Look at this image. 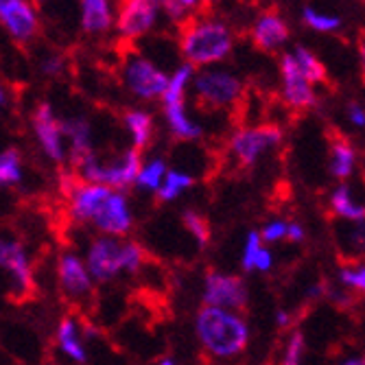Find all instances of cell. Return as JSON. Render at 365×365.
Instances as JSON below:
<instances>
[{
  "mask_svg": "<svg viewBox=\"0 0 365 365\" xmlns=\"http://www.w3.org/2000/svg\"><path fill=\"white\" fill-rule=\"evenodd\" d=\"M278 324H280V326H287V324H289V315H287L284 311L278 313Z\"/></svg>",
  "mask_w": 365,
  "mask_h": 365,
  "instance_id": "cell-43",
  "label": "cell"
},
{
  "mask_svg": "<svg viewBox=\"0 0 365 365\" xmlns=\"http://www.w3.org/2000/svg\"><path fill=\"white\" fill-rule=\"evenodd\" d=\"M232 48V36L221 22H190L182 33V53L188 66L212 63L223 59Z\"/></svg>",
  "mask_w": 365,
  "mask_h": 365,
  "instance_id": "cell-2",
  "label": "cell"
},
{
  "mask_svg": "<svg viewBox=\"0 0 365 365\" xmlns=\"http://www.w3.org/2000/svg\"><path fill=\"white\" fill-rule=\"evenodd\" d=\"M330 206H333V210L344 217V219H352L356 223H363V217H365V210L363 206H359L352 195H350V188L348 186H339L333 197H330Z\"/></svg>",
  "mask_w": 365,
  "mask_h": 365,
  "instance_id": "cell-23",
  "label": "cell"
},
{
  "mask_svg": "<svg viewBox=\"0 0 365 365\" xmlns=\"http://www.w3.org/2000/svg\"><path fill=\"white\" fill-rule=\"evenodd\" d=\"M57 341L61 346V350L68 354L71 359L83 363L86 361V352L81 348V341L77 337V324L73 319H63L57 328Z\"/></svg>",
  "mask_w": 365,
  "mask_h": 365,
  "instance_id": "cell-22",
  "label": "cell"
},
{
  "mask_svg": "<svg viewBox=\"0 0 365 365\" xmlns=\"http://www.w3.org/2000/svg\"><path fill=\"white\" fill-rule=\"evenodd\" d=\"M354 169V149L344 138H333V147H330V171L337 178H348Z\"/></svg>",
  "mask_w": 365,
  "mask_h": 365,
  "instance_id": "cell-21",
  "label": "cell"
},
{
  "mask_svg": "<svg viewBox=\"0 0 365 365\" xmlns=\"http://www.w3.org/2000/svg\"><path fill=\"white\" fill-rule=\"evenodd\" d=\"M0 22L18 42H29L38 33V16L24 0H0Z\"/></svg>",
  "mask_w": 365,
  "mask_h": 365,
  "instance_id": "cell-7",
  "label": "cell"
},
{
  "mask_svg": "<svg viewBox=\"0 0 365 365\" xmlns=\"http://www.w3.org/2000/svg\"><path fill=\"white\" fill-rule=\"evenodd\" d=\"M61 129V136H68L71 145H73V164H77L92 153L90 147V123L86 118H73V120H66L59 125Z\"/></svg>",
  "mask_w": 365,
  "mask_h": 365,
  "instance_id": "cell-18",
  "label": "cell"
},
{
  "mask_svg": "<svg viewBox=\"0 0 365 365\" xmlns=\"http://www.w3.org/2000/svg\"><path fill=\"white\" fill-rule=\"evenodd\" d=\"M22 178L20 155L16 149H7L0 153V184H18Z\"/></svg>",
  "mask_w": 365,
  "mask_h": 365,
  "instance_id": "cell-28",
  "label": "cell"
},
{
  "mask_svg": "<svg viewBox=\"0 0 365 365\" xmlns=\"http://www.w3.org/2000/svg\"><path fill=\"white\" fill-rule=\"evenodd\" d=\"M258 252H260V237H258V232H250V237L245 241V252H243V267H245V272L254 269V262H256Z\"/></svg>",
  "mask_w": 365,
  "mask_h": 365,
  "instance_id": "cell-35",
  "label": "cell"
},
{
  "mask_svg": "<svg viewBox=\"0 0 365 365\" xmlns=\"http://www.w3.org/2000/svg\"><path fill=\"white\" fill-rule=\"evenodd\" d=\"M287 237L291 241H302L304 239V230L297 223H291V225H287Z\"/></svg>",
  "mask_w": 365,
  "mask_h": 365,
  "instance_id": "cell-41",
  "label": "cell"
},
{
  "mask_svg": "<svg viewBox=\"0 0 365 365\" xmlns=\"http://www.w3.org/2000/svg\"><path fill=\"white\" fill-rule=\"evenodd\" d=\"M0 267H5L18 287V293H31L33 291V276L26 254L20 243L16 241H0Z\"/></svg>",
  "mask_w": 365,
  "mask_h": 365,
  "instance_id": "cell-14",
  "label": "cell"
},
{
  "mask_svg": "<svg viewBox=\"0 0 365 365\" xmlns=\"http://www.w3.org/2000/svg\"><path fill=\"white\" fill-rule=\"evenodd\" d=\"M197 96L210 108H223L241 96V81L227 73H204L197 81Z\"/></svg>",
  "mask_w": 365,
  "mask_h": 365,
  "instance_id": "cell-6",
  "label": "cell"
},
{
  "mask_svg": "<svg viewBox=\"0 0 365 365\" xmlns=\"http://www.w3.org/2000/svg\"><path fill=\"white\" fill-rule=\"evenodd\" d=\"M204 300L212 309H245L247 304V291L241 278L237 276H225L219 272L208 274L206 289H204Z\"/></svg>",
  "mask_w": 365,
  "mask_h": 365,
  "instance_id": "cell-4",
  "label": "cell"
},
{
  "mask_svg": "<svg viewBox=\"0 0 365 365\" xmlns=\"http://www.w3.org/2000/svg\"><path fill=\"white\" fill-rule=\"evenodd\" d=\"M77 169L81 171V178L88 180L90 184H98L106 188L108 186L123 188L131 182H136L143 164H140V153L136 149H131L114 164H101L94 153H90L77 164Z\"/></svg>",
  "mask_w": 365,
  "mask_h": 365,
  "instance_id": "cell-3",
  "label": "cell"
},
{
  "mask_svg": "<svg viewBox=\"0 0 365 365\" xmlns=\"http://www.w3.org/2000/svg\"><path fill=\"white\" fill-rule=\"evenodd\" d=\"M81 26L88 33H101L112 26V11L106 0H83L81 3Z\"/></svg>",
  "mask_w": 365,
  "mask_h": 365,
  "instance_id": "cell-19",
  "label": "cell"
},
{
  "mask_svg": "<svg viewBox=\"0 0 365 365\" xmlns=\"http://www.w3.org/2000/svg\"><path fill=\"white\" fill-rule=\"evenodd\" d=\"M184 225L192 232V237L199 241V245H202V247L210 241V227H208L206 219L202 215H197L195 210L184 212Z\"/></svg>",
  "mask_w": 365,
  "mask_h": 365,
  "instance_id": "cell-30",
  "label": "cell"
},
{
  "mask_svg": "<svg viewBox=\"0 0 365 365\" xmlns=\"http://www.w3.org/2000/svg\"><path fill=\"white\" fill-rule=\"evenodd\" d=\"M162 7L167 9L169 18H171L173 22H184L186 16H188L186 11H188V9H195L197 3H195V0H164Z\"/></svg>",
  "mask_w": 365,
  "mask_h": 365,
  "instance_id": "cell-33",
  "label": "cell"
},
{
  "mask_svg": "<svg viewBox=\"0 0 365 365\" xmlns=\"http://www.w3.org/2000/svg\"><path fill=\"white\" fill-rule=\"evenodd\" d=\"M164 114H167V120H169V125L173 129V134L180 140H192V138L202 136V129L188 120V116L184 112V101H180V103H164Z\"/></svg>",
  "mask_w": 365,
  "mask_h": 365,
  "instance_id": "cell-20",
  "label": "cell"
},
{
  "mask_svg": "<svg viewBox=\"0 0 365 365\" xmlns=\"http://www.w3.org/2000/svg\"><path fill=\"white\" fill-rule=\"evenodd\" d=\"M158 7L160 3H153V0H127V3H123L118 11L120 36L127 40L145 36L155 22Z\"/></svg>",
  "mask_w": 365,
  "mask_h": 365,
  "instance_id": "cell-8",
  "label": "cell"
},
{
  "mask_svg": "<svg viewBox=\"0 0 365 365\" xmlns=\"http://www.w3.org/2000/svg\"><path fill=\"white\" fill-rule=\"evenodd\" d=\"M269 267H272V254L267 250H260L258 256H256V262H254V269L267 272Z\"/></svg>",
  "mask_w": 365,
  "mask_h": 365,
  "instance_id": "cell-38",
  "label": "cell"
},
{
  "mask_svg": "<svg viewBox=\"0 0 365 365\" xmlns=\"http://www.w3.org/2000/svg\"><path fill=\"white\" fill-rule=\"evenodd\" d=\"M341 282L348 284V287H352V289H356V291H363L365 289V272H363L361 264H359L356 269L354 267L341 269Z\"/></svg>",
  "mask_w": 365,
  "mask_h": 365,
  "instance_id": "cell-36",
  "label": "cell"
},
{
  "mask_svg": "<svg viewBox=\"0 0 365 365\" xmlns=\"http://www.w3.org/2000/svg\"><path fill=\"white\" fill-rule=\"evenodd\" d=\"M5 103V92H3V88H0V106Z\"/></svg>",
  "mask_w": 365,
  "mask_h": 365,
  "instance_id": "cell-44",
  "label": "cell"
},
{
  "mask_svg": "<svg viewBox=\"0 0 365 365\" xmlns=\"http://www.w3.org/2000/svg\"><path fill=\"white\" fill-rule=\"evenodd\" d=\"M164 171H167V167H164V162H162V160H153V162H149V164H147V167H143V169H140V173H138L136 182H138V186H140V188L158 190V188H160V184H162V175H164Z\"/></svg>",
  "mask_w": 365,
  "mask_h": 365,
  "instance_id": "cell-29",
  "label": "cell"
},
{
  "mask_svg": "<svg viewBox=\"0 0 365 365\" xmlns=\"http://www.w3.org/2000/svg\"><path fill=\"white\" fill-rule=\"evenodd\" d=\"M190 75H192V66L184 63L182 68L169 79L167 90H164V94H162L164 103H180V101H184V88H186Z\"/></svg>",
  "mask_w": 365,
  "mask_h": 365,
  "instance_id": "cell-27",
  "label": "cell"
},
{
  "mask_svg": "<svg viewBox=\"0 0 365 365\" xmlns=\"http://www.w3.org/2000/svg\"><path fill=\"white\" fill-rule=\"evenodd\" d=\"M304 22L311 26V29H315V31H335V29H339L341 26V20L337 18V16H326V14H319V11H315V9H311V7H307L304 9Z\"/></svg>",
  "mask_w": 365,
  "mask_h": 365,
  "instance_id": "cell-31",
  "label": "cell"
},
{
  "mask_svg": "<svg viewBox=\"0 0 365 365\" xmlns=\"http://www.w3.org/2000/svg\"><path fill=\"white\" fill-rule=\"evenodd\" d=\"M125 125L131 131V136H134L136 151L145 149L149 145V140H151V131H153L151 116L145 114V112H129L125 116Z\"/></svg>",
  "mask_w": 365,
  "mask_h": 365,
  "instance_id": "cell-24",
  "label": "cell"
},
{
  "mask_svg": "<svg viewBox=\"0 0 365 365\" xmlns=\"http://www.w3.org/2000/svg\"><path fill=\"white\" fill-rule=\"evenodd\" d=\"M143 250L136 243H125L120 245V269L127 272H138V267L143 264Z\"/></svg>",
  "mask_w": 365,
  "mask_h": 365,
  "instance_id": "cell-32",
  "label": "cell"
},
{
  "mask_svg": "<svg viewBox=\"0 0 365 365\" xmlns=\"http://www.w3.org/2000/svg\"><path fill=\"white\" fill-rule=\"evenodd\" d=\"M287 235V223L284 221H274L262 230V239L264 241H278Z\"/></svg>",
  "mask_w": 365,
  "mask_h": 365,
  "instance_id": "cell-37",
  "label": "cell"
},
{
  "mask_svg": "<svg viewBox=\"0 0 365 365\" xmlns=\"http://www.w3.org/2000/svg\"><path fill=\"white\" fill-rule=\"evenodd\" d=\"M282 83H284V98L287 103L295 110H304L315 106V94L311 90V83L302 77L300 68L293 59V55L282 57Z\"/></svg>",
  "mask_w": 365,
  "mask_h": 365,
  "instance_id": "cell-10",
  "label": "cell"
},
{
  "mask_svg": "<svg viewBox=\"0 0 365 365\" xmlns=\"http://www.w3.org/2000/svg\"><path fill=\"white\" fill-rule=\"evenodd\" d=\"M282 138V131L276 125H262L252 129H241L239 134L232 138V151L239 158L243 167H252L262 153V149L278 145Z\"/></svg>",
  "mask_w": 365,
  "mask_h": 365,
  "instance_id": "cell-5",
  "label": "cell"
},
{
  "mask_svg": "<svg viewBox=\"0 0 365 365\" xmlns=\"http://www.w3.org/2000/svg\"><path fill=\"white\" fill-rule=\"evenodd\" d=\"M33 129H36L38 140L44 149V153L53 160H63V147H61V129L59 123L53 116L51 106L42 103L36 114H33Z\"/></svg>",
  "mask_w": 365,
  "mask_h": 365,
  "instance_id": "cell-13",
  "label": "cell"
},
{
  "mask_svg": "<svg viewBox=\"0 0 365 365\" xmlns=\"http://www.w3.org/2000/svg\"><path fill=\"white\" fill-rule=\"evenodd\" d=\"M348 112H350V120H352L354 125L363 127V123H365V118H363V108H361L359 103H352V106L348 108Z\"/></svg>",
  "mask_w": 365,
  "mask_h": 365,
  "instance_id": "cell-40",
  "label": "cell"
},
{
  "mask_svg": "<svg viewBox=\"0 0 365 365\" xmlns=\"http://www.w3.org/2000/svg\"><path fill=\"white\" fill-rule=\"evenodd\" d=\"M167 83H169V77L160 73L151 61L134 59L127 63V86L134 94L143 98H155L164 94Z\"/></svg>",
  "mask_w": 365,
  "mask_h": 365,
  "instance_id": "cell-9",
  "label": "cell"
},
{
  "mask_svg": "<svg viewBox=\"0 0 365 365\" xmlns=\"http://www.w3.org/2000/svg\"><path fill=\"white\" fill-rule=\"evenodd\" d=\"M190 186H192V178L190 175L180 173V171H169L167 180H164V184H162V188H158V197H160V202H171V199H175L180 192H184Z\"/></svg>",
  "mask_w": 365,
  "mask_h": 365,
  "instance_id": "cell-26",
  "label": "cell"
},
{
  "mask_svg": "<svg viewBox=\"0 0 365 365\" xmlns=\"http://www.w3.org/2000/svg\"><path fill=\"white\" fill-rule=\"evenodd\" d=\"M90 272L96 280H110L120 272V245L112 239H98L88 254Z\"/></svg>",
  "mask_w": 365,
  "mask_h": 365,
  "instance_id": "cell-11",
  "label": "cell"
},
{
  "mask_svg": "<svg viewBox=\"0 0 365 365\" xmlns=\"http://www.w3.org/2000/svg\"><path fill=\"white\" fill-rule=\"evenodd\" d=\"M295 63H297V68H300L302 77L307 81H324L326 79V68H324V63L311 53L307 51L304 46H295V55H293Z\"/></svg>",
  "mask_w": 365,
  "mask_h": 365,
  "instance_id": "cell-25",
  "label": "cell"
},
{
  "mask_svg": "<svg viewBox=\"0 0 365 365\" xmlns=\"http://www.w3.org/2000/svg\"><path fill=\"white\" fill-rule=\"evenodd\" d=\"M110 188L98 186V184H79V188L71 195L73 202V215L77 219H92L101 204L108 199Z\"/></svg>",
  "mask_w": 365,
  "mask_h": 365,
  "instance_id": "cell-16",
  "label": "cell"
},
{
  "mask_svg": "<svg viewBox=\"0 0 365 365\" xmlns=\"http://www.w3.org/2000/svg\"><path fill=\"white\" fill-rule=\"evenodd\" d=\"M341 365H365V363H363V359H361V356H352V359L344 361Z\"/></svg>",
  "mask_w": 365,
  "mask_h": 365,
  "instance_id": "cell-42",
  "label": "cell"
},
{
  "mask_svg": "<svg viewBox=\"0 0 365 365\" xmlns=\"http://www.w3.org/2000/svg\"><path fill=\"white\" fill-rule=\"evenodd\" d=\"M302 350H304V337H302V333H293V337L289 339V346H287L282 365H300Z\"/></svg>",
  "mask_w": 365,
  "mask_h": 365,
  "instance_id": "cell-34",
  "label": "cell"
},
{
  "mask_svg": "<svg viewBox=\"0 0 365 365\" xmlns=\"http://www.w3.org/2000/svg\"><path fill=\"white\" fill-rule=\"evenodd\" d=\"M160 365H175V363H173V361H169V359H164V361H162Z\"/></svg>",
  "mask_w": 365,
  "mask_h": 365,
  "instance_id": "cell-45",
  "label": "cell"
},
{
  "mask_svg": "<svg viewBox=\"0 0 365 365\" xmlns=\"http://www.w3.org/2000/svg\"><path fill=\"white\" fill-rule=\"evenodd\" d=\"M92 219H94L96 227H101L103 232H110V235H125V232L131 227V215H129L127 202L118 192H110Z\"/></svg>",
  "mask_w": 365,
  "mask_h": 365,
  "instance_id": "cell-12",
  "label": "cell"
},
{
  "mask_svg": "<svg viewBox=\"0 0 365 365\" xmlns=\"http://www.w3.org/2000/svg\"><path fill=\"white\" fill-rule=\"evenodd\" d=\"M59 278L63 289L73 295H83L92 289L90 276L77 256H63L59 260Z\"/></svg>",
  "mask_w": 365,
  "mask_h": 365,
  "instance_id": "cell-17",
  "label": "cell"
},
{
  "mask_svg": "<svg viewBox=\"0 0 365 365\" xmlns=\"http://www.w3.org/2000/svg\"><path fill=\"white\" fill-rule=\"evenodd\" d=\"M61 66H63V61H61L59 57H51V59H46V61L42 63V71H44L46 75H59V73H61Z\"/></svg>",
  "mask_w": 365,
  "mask_h": 365,
  "instance_id": "cell-39",
  "label": "cell"
},
{
  "mask_svg": "<svg viewBox=\"0 0 365 365\" xmlns=\"http://www.w3.org/2000/svg\"><path fill=\"white\" fill-rule=\"evenodd\" d=\"M197 335L212 354L235 356L245 350L250 330L239 315L206 307L197 315Z\"/></svg>",
  "mask_w": 365,
  "mask_h": 365,
  "instance_id": "cell-1",
  "label": "cell"
},
{
  "mask_svg": "<svg viewBox=\"0 0 365 365\" xmlns=\"http://www.w3.org/2000/svg\"><path fill=\"white\" fill-rule=\"evenodd\" d=\"M254 44L262 51H274L289 38V29L287 24L276 16V14H264L252 31Z\"/></svg>",
  "mask_w": 365,
  "mask_h": 365,
  "instance_id": "cell-15",
  "label": "cell"
}]
</instances>
